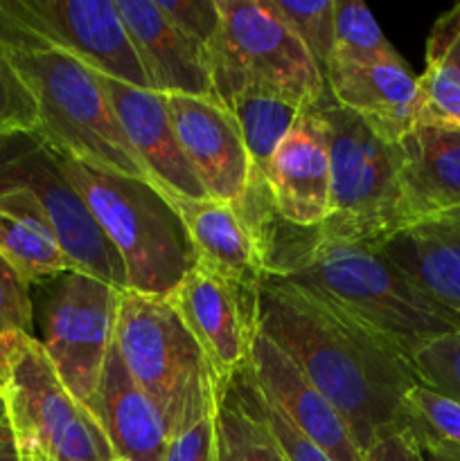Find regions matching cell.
<instances>
[{
	"mask_svg": "<svg viewBox=\"0 0 460 461\" xmlns=\"http://www.w3.org/2000/svg\"><path fill=\"white\" fill-rule=\"evenodd\" d=\"M255 331L273 340L338 410L363 455L406 430V394L418 385L409 356L336 304L264 275Z\"/></svg>",
	"mask_w": 460,
	"mask_h": 461,
	"instance_id": "obj_1",
	"label": "cell"
},
{
	"mask_svg": "<svg viewBox=\"0 0 460 461\" xmlns=\"http://www.w3.org/2000/svg\"><path fill=\"white\" fill-rule=\"evenodd\" d=\"M262 250L266 275L325 297L392 342L409 360L424 342L454 331L383 257L377 241L296 228L273 212L262 228Z\"/></svg>",
	"mask_w": 460,
	"mask_h": 461,
	"instance_id": "obj_2",
	"label": "cell"
},
{
	"mask_svg": "<svg viewBox=\"0 0 460 461\" xmlns=\"http://www.w3.org/2000/svg\"><path fill=\"white\" fill-rule=\"evenodd\" d=\"M0 48L34 99L36 133L45 142L97 169L152 180L131 151L97 72L45 39L7 0L0 3Z\"/></svg>",
	"mask_w": 460,
	"mask_h": 461,
	"instance_id": "obj_3",
	"label": "cell"
},
{
	"mask_svg": "<svg viewBox=\"0 0 460 461\" xmlns=\"http://www.w3.org/2000/svg\"><path fill=\"white\" fill-rule=\"evenodd\" d=\"M57 153L68 180L115 248L124 266L126 291L170 300L197 266L192 243L170 196L152 180L113 174Z\"/></svg>",
	"mask_w": 460,
	"mask_h": 461,
	"instance_id": "obj_4",
	"label": "cell"
},
{
	"mask_svg": "<svg viewBox=\"0 0 460 461\" xmlns=\"http://www.w3.org/2000/svg\"><path fill=\"white\" fill-rule=\"evenodd\" d=\"M115 347L170 437L216 408L210 365L170 300L122 291Z\"/></svg>",
	"mask_w": 460,
	"mask_h": 461,
	"instance_id": "obj_5",
	"label": "cell"
},
{
	"mask_svg": "<svg viewBox=\"0 0 460 461\" xmlns=\"http://www.w3.org/2000/svg\"><path fill=\"white\" fill-rule=\"evenodd\" d=\"M329 151V219L323 232L379 241L400 230L401 149L332 97L316 104Z\"/></svg>",
	"mask_w": 460,
	"mask_h": 461,
	"instance_id": "obj_6",
	"label": "cell"
},
{
	"mask_svg": "<svg viewBox=\"0 0 460 461\" xmlns=\"http://www.w3.org/2000/svg\"><path fill=\"white\" fill-rule=\"evenodd\" d=\"M216 7L221 21L207 54L219 102L264 90L309 111L327 97L314 59L264 0H216Z\"/></svg>",
	"mask_w": 460,
	"mask_h": 461,
	"instance_id": "obj_7",
	"label": "cell"
},
{
	"mask_svg": "<svg viewBox=\"0 0 460 461\" xmlns=\"http://www.w3.org/2000/svg\"><path fill=\"white\" fill-rule=\"evenodd\" d=\"M7 419L54 461H120L88 405L77 401L54 372L36 336H21L0 376Z\"/></svg>",
	"mask_w": 460,
	"mask_h": 461,
	"instance_id": "obj_8",
	"label": "cell"
},
{
	"mask_svg": "<svg viewBox=\"0 0 460 461\" xmlns=\"http://www.w3.org/2000/svg\"><path fill=\"white\" fill-rule=\"evenodd\" d=\"M12 187L34 196L75 270L126 291V273L115 248L68 180L57 149L36 131L0 135V189Z\"/></svg>",
	"mask_w": 460,
	"mask_h": 461,
	"instance_id": "obj_9",
	"label": "cell"
},
{
	"mask_svg": "<svg viewBox=\"0 0 460 461\" xmlns=\"http://www.w3.org/2000/svg\"><path fill=\"white\" fill-rule=\"evenodd\" d=\"M36 340L77 401L88 405L97 392L106 354L115 340L120 288L70 270L43 284Z\"/></svg>",
	"mask_w": 460,
	"mask_h": 461,
	"instance_id": "obj_10",
	"label": "cell"
},
{
	"mask_svg": "<svg viewBox=\"0 0 460 461\" xmlns=\"http://www.w3.org/2000/svg\"><path fill=\"white\" fill-rule=\"evenodd\" d=\"M7 5L97 75L152 90L115 0H7Z\"/></svg>",
	"mask_w": 460,
	"mask_h": 461,
	"instance_id": "obj_11",
	"label": "cell"
},
{
	"mask_svg": "<svg viewBox=\"0 0 460 461\" xmlns=\"http://www.w3.org/2000/svg\"><path fill=\"white\" fill-rule=\"evenodd\" d=\"M255 297L198 264L170 297L210 365L216 399L248 363L255 336Z\"/></svg>",
	"mask_w": 460,
	"mask_h": 461,
	"instance_id": "obj_12",
	"label": "cell"
},
{
	"mask_svg": "<svg viewBox=\"0 0 460 461\" xmlns=\"http://www.w3.org/2000/svg\"><path fill=\"white\" fill-rule=\"evenodd\" d=\"M246 369L257 390L327 457L334 461H365L338 410L264 333L255 331L253 336Z\"/></svg>",
	"mask_w": 460,
	"mask_h": 461,
	"instance_id": "obj_13",
	"label": "cell"
},
{
	"mask_svg": "<svg viewBox=\"0 0 460 461\" xmlns=\"http://www.w3.org/2000/svg\"><path fill=\"white\" fill-rule=\"evenodd\" d=\"M167 111L185 158L207 196L237 203L251 178V158L228 108L216 97L165 95Z\"/></svg>",
	"mask_w": 460,
	"mask_h": 461,
	"instance_id": "obj_14",
	"label": "cell"
},
{
	"mask_svg": "<svg viewBox=\"0 0 460 461\" xmlns=\"http://www.w3.org/2000/svg\"><path fill=\"white\" fill-rule=\"evenodd\" d=\"M99 81L131 151L144 167L152 183L174 196L207 198L206 187L176 138L165 95L135 88L111 77L99 75Z\"/></svg>",
	"mask_w": 460,
	"mask_h": 461,
	"instance_id": "obj_15",
	"label": "cell"
},
{
	"mask_svg": "<svg viewBox=\"0 0 460 461\" xmlns=\"http://www.w3.org/2000/svg\"><path fill=\"white\" fill-rule=\"evenodd\" d=\"M377 246L410 288L460 331V212L406 225Z\"/></svg>",
	"mask_w": 460,
	"mask_h": 461,
	"instance_id": "obj_16",
	"label": "cell"
},
{
	"mask_svg": "<svg viewBox=\"0 0 460 461\" xmlns=\"http://www.w3.org/2000/svg\"><path fill=\"white\" fill-rule=\"evenodd\" d=\"M167 194V192H165ZM185 225L197 264L255 297L266 275L260 232L239 203L167 194Z\"/></svg>",
	"mask_w": 460,
	"mask_h": 461,
	"instance_id": "obj_17",
	"label": "cell"
},
{
	"mask_svg": "<svg viewBox=\"0 0 460 461\" xmlns=\"http://www.w3.org/2000/svg\"><path fill=\"white\" fill-rule=\"evenodd\" d=\"M275 214L296 228H318L329 219V151L314 108L282 140L266 171Z\"/></svg>",
	"mask_w": 460,
	"mask_h": 461,
	"instance_id": "obj_18",
	"label": "cell"
},
{
	"mask_svg": "<svg viewBox=\"0 0 460 461\" xmlns=\"http://www.w3.org/2000/svg\"><path fill=\"white\" fill-rule=\"evenodd\" d=\"M325 86L338 106L363 117L392 142H400L418 126V77L401 57L388 61H332L325 72Z\"/></svg>",
	"mask_w": 460,
	"mask_h": 461,
	"instance_id": "obj_19",
	"label": "cell"
},
{
	"mask_svg": "<svg viewBox=\"0 0 460 461\" xmlns=\"http://www.w3.org/2000/svg\"><path fill=\"white\" fill-rule=\"evenodd\" d=\"M140 63L158 95L215 97L210 54L180 34L152 0H115Z\"/></svg>",
	"mask_w": 460,
	"mask_h": 461,
	"instance_id": "obj_20",
	"label": "cell"
},
{
	"mask_svg": "<svg viewBox=\"0 0 460 461\" xmlns=\"http://www.w3.org/2000/svg\"><path fill=\"white\" fill-rule=\"evenodd\" d=\"M400 230L460 210V131L418 124L400 140Z\"/></svg>",
	"mask_w": 460,
	"mask_h": 461,
	"instance_id": "obj_21",
	"label": "cell"
},
{
	"mask_svg": "<svg viewBox=\"0 0 460 461\" xmlns=\"http://www.w3.org/2000/svg\"><path fill=\"white\" fill-rule=\"evenodd\" d=\"M88 410L102 426L120 461H162L170 430L161 410L126 372L115 340L106 354L97 392Z\"/></svg>",
	"mask_w": 460,
	"mask_h": 461,
	"instance_id": "obj_22",
	"label": "cell"
},
{
	"mask_svg": "<svg viewBox=\"0 0 460 461\" xmlns=\"http://www.w3.org/2000/svg\"><path fill=\"white\" fill-rule=\"evenodd\" d=\"M0 257L27 286H43L75 270L30 192L0 189Z\"/></svg>",
	"mask_w": 460,
	"mask_h": 461,
	"instance_id": "obj_23",
	"label": "cell"
},
{
	"mask_svg": "<svg viewBox=\"0 0 460 461\" xmlns=\"http://www.w3.org/2000/svg\"><path fill=\"white\" fill-rule=\"evenodd\" d=\"M221 104L237 122L244 147L251 158V176L266 180L275 151L307 111L264 90H242Z\"/></svg>",
	"mask_w": 460,
	"mask_h": 461,
	"instance_id": "obj_24",
	"label": "cell"
},
{
	"mask_svg": "<svg viewBox=\"0 0 460 461\" xmlns=\"http://www.w3.org/2000/svg\"><path fill=\"white\" fill-rule=\"evenodd\" d=\"M215 461H289L273 432L233 383L216 401Z\"/></svg>",
	"mask_w": 460,
	"mask_h": 461,
	"instance_id": "obj_25",
	"label": "cell"
},
{
	"mask_svg": "<svg viewBox=\"0 0 460 461\" xmlns=\"http://www.w3.org/2000/svg\"><path fill=\"white\" fill-rule=\"evenodd\" d=\"M388 59H400V52L386 39L370 9L356 0L336 3L332 61H388Z\"/></svg>",
	"mask_w": 460,
	"mask_h": 461,
	"instance_id": "obj_26",
	"label": "cell"
},
{
	"mask_svg": "<svg viewBox=\"0 0 460 461\" xmlns=\"http://www.w3.org/2000/svg\"><path fill=\"white\" fill-rule=\"evenodd\" d=\"M271 12L305 45L309 57L325 77L334 52V7L336 0L291 3V0H264Z\"/></svg>",
	"mask_w": 460,
	"mask_h": 461,
	"instance_id": "obj_27",
	"label": "cell"
},
{
	"mask_svg": "<svg viewBox=\"0 0 460 461\" xmlns=\"http://www.w3.org/2000/svg\"><path fill=\"white\" fill-rule=\"evenodd\" d=\"M418 385L460 403V331L445 333L410 354Z\"/></svg>",
	"mask_w": 460,
	"mask_h": 461,
	"instance_id": "obj_28",
	"label": "cell"
},
{
	"mask_svg": "<svg viewBox=\"0 0 460 461\" xmlns=\"http://www.w3.org/2000/svg\"><path fill=\"white\" fill-rule=\"evenodd\" d=\"M418 124L433 129L460 131V75L440 61H427L418 77Z\"/></svg>",
	"mask_w": 460,
	"mask_h": 461,
	"instance_id": "obj_29",
	"label": "cell"
},
{
	"mask_svg": "<svg viewBox=\"0 0 460 461\" xmlns=\"http://www.w3.org/2000/svg\"><path fill=\"white\" fill-rule=\"evenodd\" d=\"M21 336H34L32 288L0 257V376L7 356Z\"/></svg>",
	"mask_w": 460,
	"mask_h": 461,
	"instance_id": "obj_30",
	"label": "cell"
},
{
	"mask_svg": "<svg viewBox=\"0 0 460 461\" xmlns=\"http://www.w3.org/2000/svg\"><path fill=\"white\" fill-rule=\"evenodd\" d=\"M233 385L237 387L239 394L248 401V405L260 414L262 421L269 426V430L273 432L275 441H278L280 448L284 450L289 461H334L332 457H327L318 446H314L307 437H302L300 432L284 419V414L280 412L260 390H257V385L253 383L246 367L233 378Z\"/></svg>",
	"mask_w": 460,
	"mask_h": 461,
	"instance_id": "obj_31",
	"label": "cell"
},
{
	"mask_svg": "<svg viewBox=\"0 0 460 461\" xmlns=\"http://www.w3.org/2000/svg\"><path fill=\"white\" fill-rule=\"evenodd\" d=\"M32 131H39L36 104L0 48V135Z\"/></svg>",
	"mask_w": 460,
	"mask_h": 461,
	"instance_id": "obj_32",
	"label": "cell"
},
{
	"mask_svg": "<svg viewBox=\"0 0 460 461\" xmlns=\"http://www.w3.org/2000/svg\"><path fill=\"white\" fill-rule=\"evenodd\" d=\"M406 412L418 426L427 428L440 439L460 446V403L427 387L415 385L406 394Z\"/></svg>",
	"mask_w": 460,
	"mask_h": 461,
	"instance_id": "obj_33",
	"label": "cell"
},
{
	"mask_svg": "<svg viewBox=\"0 0 460 461\" xmlns=\"http://www.w3.org/2000/svg\"><path fill=\"white\" fill-rule=\"evenodd\" d=\"M156 5L180 34L210 50L221 21L216 0H156Z\"/></svg>",
	"mask_w": 460,
	"mask_h": 461,
	"instance_id": "obj_34",
	"label": "cell"
},
{
	"mask_svg": "<svg viewBox=\"0 0 460 461\" xmlns=\"http://www.w3.org/2000/svg\"><path fill=\"white\" fill-rule=\"evenodd\" d=\"M215 412L216 408L171 435L162 461H215Z\"/></svg>",
	"mask_w": 460,
	"mask_h": 461,
	"instance_id": "obj_35",
	"label": "cell"
},
{
	"mask_svg": "<svg viewBox=\"0 0 460 461\" xmlns=\"http://www.w3.org/2000/svg\"><path fill=\"white\" fill-rule=\"evenodd\" d=\"M427 61H440L460 75V3L442 14L427 41Z\"/></svg>",
	"mask_w": 460,
	"mask_h": 461,
	"instance_id": "obj_36",
	"label": "cell"
},
{
	"mask_svg": "<svg viewBox=\"0 0 460 461\" xmlns=\"http://www.w3.org/2000/svg\"><path fill=\"white\" fill-rule=\"evenodd\" d=\"M409 444L410 455L415 461H460V446L451 444V441L440 439L427 428L418 426L409 419V426L401 432Z\"/></svg>",
	"mask_w": 460,
	"mask_h": 461,
	"instance_id": "obj_37",
	"label": "cell"
},
{
	"mask_svg": "<svg viewBox=\"0 0 460 461\" xmlns=\"http://www.w3.org/2000/svg\"><path fill=\"white\" fill-rule=\"evenodd\" d=\"M363 457L365 461H415L404 435H392L377 441Z\"/></svg>",
	"mask_w": 460,
	"mask_h": 461,
	"instance_id": "obj_38",
	"label": "cell"
},
{
	"mask_svg": "<svg viewBox=\"0 0 460 461\" xmlns=\"http://www.w3.org/2000/svg\"><path fill=\"white\" fill-rule=\"evenodd\" d=\"M0 461H21L16 432H14L12 421L7 417L0 421Z\"/></svg>",
	"mask_w": 460,
	"mask_h": 461,
	"instance_id": "obj_39",
	"label": "cell"
},
{
	"mask_svg": "<svg viewBox=\"0 0 460 461\" xmlns=\"http://www.w3.org/2000/svg\"><path fill=\"white\" fill-rule=\"evenodd\" d=\"M18 439V453H21V461H54L41 448V444H36L34 439H27V437H16Z\"/></svg>",
	"mask_w": 460,
	"mask_h": 461,
	"instance_id": "obj_40",
	"label": "cell"
},
{
	"mask_svg": "<svg viewBox=\"0 0 460 461\" xmlns=\"http://www.w3.org/2000/svg\"><path fill=\"white\" fill-rule=\"evenodd\" d=\"M7 417V403H5V394H3V387H0V421Z\"/></svg>",
	"mask_w": 460,
	"mask_h": 461,
	"instance_id": "obj_41",
	"label": "cell"
},
{
	"mask_svg": "<svg viewBox=\"0 0 460 461\" xmlns=\"http://www.w3.org/2000/svg\"><path fill=\"white\" fill-rule=\"evenodd\" d=\"M458 212H460V210H458ZM451 214H454V212H451Z\"/></svg>",
	"mask_w": 460,
	"mask_h": 461,
	"instance_id": "obj_42",
	"label": "cell"
}]
</instances>
